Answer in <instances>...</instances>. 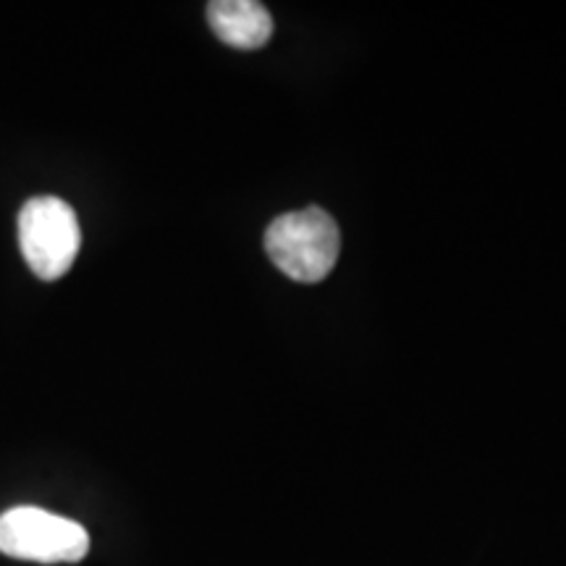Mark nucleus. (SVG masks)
I'll use <instances>...</instances> for the list:
<instances>
[{"label": "nucleus", "instance_id": "1", "mask_svg": "<svg viewBox=\"0 0 566 566\" xmlns=\"http://www.w3.org/2000/svg\"><path fill=\"white\" fill-rule=\"evenodd\" d=\"M265 252L292 281L317 283L334 271L342 252V233L323 208H304L279 216L268 226Z\"/></svg>", "mask_w": 566, "mask_h": 566}, {"label": "nucleus", "instance_id": "2", "mask_svg": "<svg viewBox=\"0 0 566 566\" xmlns=\"http://www.w3.org/2000/svg\"><path fill=\"white\" fill-rule=\"evenodd\" d=\"M19 247L38 279H63L82 247V231L74 208L61 197H32L19 210Z\"/></svg>", "mask_w": 566, "mask_h": 566}, {"label": "nucleus", "instance_id": "3", "mask_svg": "<svg viewBox=\"0 0 566 566\" xmlns=\"http://www.w3.org/2000/svg\"><path fill=\"white\" fill-rule=\"evenodd\" d=\"M0 554L38 564H76L90 554V535L66 516L17 506L0 514Z\"/></svg>", "mask_w": 566, "mask_h": 566}, {"label": "nucleus", "instance_id": "4", "mask_svg": "<svg viewBox=\"0 0 566 566\" xmlns=\"http://www.w3.org/2000/svg\"><path fill=\"white\" fill-rule=\"evenodd\" d=\"M208 21L218 40L239 51H258L273 34V19L258 0H212Z\"/></svg>", "mask_w": 566, "mask_h": 566}]
</instances>
